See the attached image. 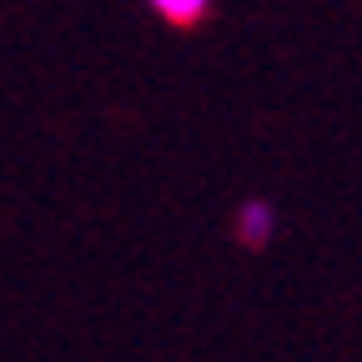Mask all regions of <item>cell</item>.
Returning <instances> with one entry per match:
<instances>
[{"label": "cell", "mask_w": 362, "mask_h": 362, "mask_svg": "<svg viewBox=\"0 0 362 362\" xmlns=\"http://www.w3.org/2000/svg\"><path fill=\"white\" fill-rule=\"evenodd\" d=\"M272 237H277V211H272V202H242V211H237V242L242 247H252V252H262Z\"/></svg>", "instance_id": "6da1fadb"}, {"label": "cell", "mask_w": 362, "mask_h": 362, "mask_svg": "<svg viewBox=\"0 0 362 362\" xmlns=\"http://www.w3.org/2000/svg\"><path fill=\"white\" fill-rule=\"evenodd\" d=\"M146 6H151L161 21H171V25H197V21L211 11V0H146Z\"/></svg>", "instance_id": "7a4b0ae2"}]
</instances>
